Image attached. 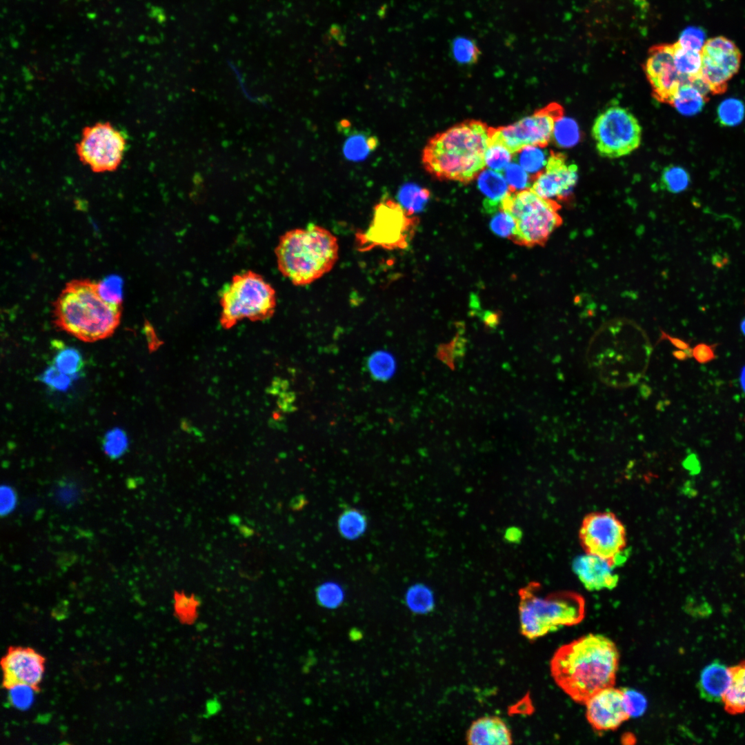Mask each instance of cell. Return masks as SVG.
<instances>
[{"label":"cell","instance_id":"1","mask_svg":"<svg viewBox=\"0 0 745 745\" xmlns=\"http://www.w3.org/2000/svg\"><path fill=\"white\" fill-rule=\"evenodd\" d=\"M619 662L613 640L589 633L559 647L550 670L556 684L574 702L584 704L597 692L614 686Z\"/></svg>","mask_w":745,"mask_h":745},{"label":"cell","instance_id":"2","mask_svg":"<svg viewBox=\"0 0 745 745\" xmlns=\"http://www.w3.org/2000/svg\"><path fill=\"white\" fill-rule=\"evenodd\" d=\"M488 146V126L466 120L432 137L423 149L421 163L439 180L467 183L485 169Z\"/></svg>","mask_w":745,"mask_h":745},{"label":"cell","instance_id":"3","mask_svg":"<svg viewBox=\"0 0 745 745\" xmlns=\"http://www.w3.org/2000/svg\"><path fill=\"white\" fill-rule=\"evenodd\" d=\"M121 306L104 301L97 283L89 279L68 282L54 305L55 324L84 341L110 336L120 322Z\"/></svg>","mask_w":745,"mask_h":745},{"label":"cell","instance_id":"4","mask_svg":"<svg viewBox=\"0 0 745 745\" xmlns=\"http://www.w3.org/2000/svg\"><path fill=\"white\" fill-rule=\"evenodd\" d=\"M281 273L295 286H306L330 272L339 257L337 238L310 223L286 232L275 248Z\"/></svg>","mask_w":745,"mask_h":745},{"label":"cell","instance_id":"5","mask_svg":"<svg viewBox=\"0 0 745 745\" xmlns=\"http://www.w3.org/2000/svg\"><path fill=\"white\" fill-rule=\"evenodd\" d=\"M539 588L530 584L519 592L520 632L526 639H536L584 619L585 600L579 594L564 591L542 596Z\"/></svg>","mask_w":745,"mask_h":745},{"label":"cell","instance_id":"6","mask_svg":"<svg viewBox=\"0 0 745 745\" xmlns=\"http://www.w3.org/2000/svg\"><path fill=\"white\" fill-rule=\"evenodd\" d=\"M500 208L514 219L515 229L511 240L521 246H543L562 223L559 203L539 196L530 188L510 191Z\"/></svg>","mask_w":745,"mask_h":745},{"label":"cell","instance_id":"7","mask_svg":"<svg viewBox=\"0 0 745 745\" xmlns=\"http://www.w3.org/2000/svg\"><path fill=\"white\" fill-rule=\"evenodd\" d=\"M220 305L221 324L230 328L243 319L271 317L277 305L276 292L261 275L248 270L235 275L223 288Z\"/></svg>","mask_w":745,"mask_h":745},{"label":"cell","instance_id":"8","mask_svg":"<svg viewBox=\"0 0 745 745\" xmlns=\"http://www.w3.org/2000/svg\"><path fill=\"white\" fill-rule=\"evenodd\" d=\"M401 203L385 197L373 208L371 223L365 232H359L356 239L359 250L374 247L388 250L403 249L408 246L417 226V219L412 217Z\"/></svg>","mask_w":745,"mask_h":745},{"label":"cell","instance_id":"9","mask_svg":"<svg viewBox=\"0 0 745 745\" xmlns=\"http://www.w3.org/2000/svg\"><path fill=\"white\" fill-rule=\"evenodd\" d=\"M563 115V107L550 103L512 124L488 127V142L502 145L513 155L526 146L545 148L553 137L556 122Z\"/></svg>","mask_w":745,"mask_h":745},{"label":"cell","instance_id":"10","mask_svg":"<svg viewBox=\"0 0 745 745\" xmlns=\"http://www.w3.org/2000/svg\"><path fill=\"white\" fill-rule=\"evenodd\" d=\"M591 135L602 157L618 158L630 154L639 146L642 127L630 111L613 106L598 115Z\"/></svg>","mask_w":745,"mask_h":745},{"label":"cell","instance_id":"11","mask_svg":"<svg viewBox=\"0 0 745 745\" xmlns=\"http://www.w3.org/2000/svg\"><path fill=\"white\" fill-rule=\"evenodd\" d=\"M579 539L586 553L609 561L615 567L628 557L626 528L613 513H591L583 519Z\"/></svg>","mask_w":745,"mask_h":745},{"label":"cell","instance_id":"12","mask_svg":"<svg viewBox=\"0 0 745 745\" xmlns=\"http://www.w3.org/2000/svg\"><path fill=\"white\" fill-rule=\"evenodd\" d=\"M126 148L125 137L110 122H98L85 127L76 144L79 160L97 173L117 170Z\"/></svg>","mask_w":745,"mask_h":745},{"label":"cell","instance_id":"13","mask_svg":"<svg viewBox=\"0 0 745 745\" xmlns=\"http://www.w3.org/2000/svg\"><path fill=\"white\" fill-rule=\"evenodd\" d=\"M700 76L711 94L724 93L728 81L739 71L742 54L730 39L719 36L706 40L702 51Z\"/></svg>","mask_w":745,"mask_h":745},{"label":"cell","instance_id":"14","mask_svg":"<svg viewBox=\"0 0 745 745\" xmlns=\"http://www.w3.org/2000/svg\"><path fill=\"white\" fill-rule=\"evenodd\" d=\"M644 70L651 86L653 97L661 103L670 105L679 86L689 82L675 68L673 43L652 46L648 51Z\"/></svg>","mask_w":745,"mask_h":745},{"label":"cell","instance_id":"15","mask_svg":"<svg viewBox=\"0 0 745 745\" xmlns=\"http://www.w3.org/2000/svg\"><path fill=\"white\" fill-rule=\"evenodd\" d=\"M577 170L564 154L550 151L544 168L533 177L530 189L544 199L567 200L577 183Z\"/></svg>","mask_w":745,"mask_h":745},{"label":"cell","instance_id":"16","mask_svg":"<svg viewBox=\"0 0 745 745\" xmlns=\"http://www.w3.org/2000/svg\"><path fill=\"white\" fill-rule=\"evenodd\" d=\"M584 704L586 719L596 731H614L630 717L623 689L614 686L597 692Z\"/></svg>","mask_w":745,"mask_h":745},{"label":"cell","instance_id":"17","mask_svg":"<svg viewBox=\"0 0 745 745\" xmlns=\"http://www.w3.org/2000/svg\"><path fill=\"white\" fill-rule=\"evenodd\" d=\"M45 659L30 648L12 646L1 659L3 686L6 688L24 684L39 689L44 672Z\"/></svg>","mask_w":745,"mask_h":745},{"label":"cell","instance_id":"18","mask_svg":"<svg viewBox=\"0 0 745 745\" xmlns=\"http://www.w3.org/2000/svg\"><path fill=\"white\" fill-rule=\"evenodd\" d=\"M614 568L609 561L587 553L576 557L573 563L574 573L589 591L612 590L616 587L619 577Z\"/></svg>","mask_w":745,"mask_h":745},{"label":"cell","instance_id":"19","mask_svg":"<svg viewBox=\"0 0 745 745\" xmlns=\"http://www.w3.org/2000/svg\"><path fill=\"white\" fill-rule=\"evenodd\" d=\"M466 740L468 744H511V732L498 716H484L475 719L468 728Z\"/></svg>","mask_w":745,"mask_h":745},{"label":"cell","instance_id":"20","mask_svg":"<svg viewBox=\"0 0 745 745\" xmlns=\"http://www.w3.org/2000/svg\"><path fill=\"white\" fill-rule=\"evenodd\" d=\"M477 185L481 192L485 196L484 210L489 214L500 208L501 201L510 192L502 173L490 168L484 169L479 174Z\"/></svg>","mask_w":745,"mask_h":745},{"label":"cell","instance_id":"21","mask_svg":"<svg viewBox=\"0 0 745 745\" xmlns=\"http://www.w3.org/2000/svg\"><path fill=\"white\" fill-rule=\"evenodd\" d=\"M730 683L728 668L719 662H713L702 671L699 682L701 696L709 702L722 700Z\"/></svg>","mask_w":745,"mask_h":745},{"label":"cell","instance_id":"22","mask_svg":"<svg viewBox=\"0 0 745 745\" xmlns=\"http://www.w3.org/2000/svg\"><path fill=\"white\" fill-rule=\"evenodd\" d=\"M730 683L722 700L725 711L731 715L745 712V661L728 667Z\"/></svg>","mask_w":745,"mask_h":745},{"label":"cell","instance_id":"23","mask_svg":"<svg viewBox=\"0 0 745 745\" xmlns=\"http://www.w3.org/2000/svg\"><path fill=\"white\" fill-rule=\"evenodd\" d=\"M708 99L691 82L684 83L674 95L670 105L680 114L693 116L702 111Z\"/></svg>","mask_w":745,"mask_h":745},{"label":"cell","instance_id":"24","mask_svg":"<svg viewBox=\"0 0 745 745\" xmlns=\"http://www.w3.org/2000/svg\"><path fill=\"white\" fill-rule=\"evenodd\" d=\"M673 48L674 64L679 74L689 81L699 76L701 52L683 48L677 42L673 43Z\"/></svg>","mask_w":745,"mask_h":745},{"label":"cell","instance_id":"25","mask_svg":"<svg viewBox=\"0 0 745 745\" xmlns=\"http://www.w3.org/2000/svg\"><path fill=\"white\" fill-rule=\"evenodd\" d=\"M368 525L366 515L355 508H347L338 517L337 528L340 535L348 540L360 537Z\"/></svg>","mask_w":745,"mask_h":745},{"label":"cell","instance_id":"26","mask_svg":"<svg viewBox=\"0 0 745 745\" xmlns=\"http://www.w3.org/2000/svg\"><path fill=\"white\" fill-rule=\"evenodd\" d=\"M378 144V139L375 136L357 132L346 140L343 146V152L348 160H364L377 147Z\"/></svg>","mask_w":745,"mask_h":745},{"label":"cell","instance_id":"27","mask_svg":"<svg viewBox=\"0 0 745 745\" xmlns=\"http://www.w3.org/2000/svg\"><path fill=\"white\" fill-rule=\"evenodd\" d=\"M366 366L374 380L386 381L390 379L395 372L396 361L391 353L378 350L368 357Z\"/></svg>","mask_w":745,"mask_h":745},{"label":"cell","instance_id":"28","mask_svg":"<svg viewBox=\"0 0 745 745\" xmlns=\"http://www.w3.org/2000/svg\"><path fill=\"white\" fill-rule=\"evenodd\" d=\"M450 48L454 60L462 65L476 63L481 54L476 41L466 36H458L454 38Z\"/></svg>","mask_w":745,"mask_h":745},{"label":"cell","instance_id":"29","mask_svg":"<svg viewBox=\"0 0 745 745\" xmlns=\"http://www.w3.org/2000/svg\"><path fill=\"white\" fill-rule=\"evenodd\" d=\"M430 197V191L416 184L407 183L399 192L401 205L410 215L421 210Z\"/></svg>","mask_w":745,"mask_h":745},{"label":"cell","instance_id":"30","mask_svg":"<svg viewBox=\"0 0 745 745\" xmlns=\"http://www.w3.org/2000/svg\"><path fill=\"white\" fill-rule=\"evenodd\" d=\"M718 121L724 126L733 127L739 125L745 115L744 103L735 98L722 101L717 108Z\"/></svg>","mask_w":745,"mask_h":745},{"label":"cell","instance_id":"31","mask_svg":"<svg viewBox=\"0 0 745 745\" xmlns=\"http://www.w3.org/2000/svg\"><path fill=\"white\" fill-rule=\"evenodd\" d=\"M406 602L408 608L415 613L428 612L434 604L433 595L426 586L415 584L408 588L406 594Z\"/></svg>","mask_w":745,"mask_h":745},{"label":"cell","instance_id":"32","mask_svg":"<svg viewBox=\"0 0 745 745\" xmlns=\"http://www.w3.org/2000/svg\"><path fill=\"white\" fill-rule=\"evenodd\" d=\"M53 365L61 372L74 377L83 368V358L77 349L63 348L56 354Z\"/></svg>","mask_w":745,"mask_h":745},{"label":"cell","instance_id":"33","mask_svg":"<svg viewBox=\"0 0 745 745\" xmlns=\"http://www.w3.org/2000/svg\"><path fill=\"white\" fill-rule=\"evenodd\" d=\"M516 154L519 165L533 176L544 168L548 159L546 153L537 146H526Z\"/></svg>","mask_w":745,"mask_h":745},{"label":"cell","instance_id":"34","mask_svg":"<svg viewBox=\"0 0 745 745\" xmlns=\"http://www.w3.org/2000/svg\"><path fill=\"white\" fill-rule=\"evenodd\" d=\"M661 182L669 192L679 193L687 188L690 183V175L682 167L668 166L662 173Z\"/></svg>","mask_w":745,"mask_h":745},{"label":"cell","instance_id":"35","mask_svg":"<svg viewBox=\"0 0 745 745\" xmlns=\"http://www.w3.org/2000/svg\"><path fill=\"white\" fill-rule=\"evenodd\" d=\"M553 137L559 146H573L579 141V127L573 119L563 117L556 122Z\"/></svg>","mask_w":745,"mask_h":745},{"label":"cell","instance_id":"36","mask_svg":"<svg viewBox=\"0 0 745 745\" xmlns=\"http://www.w3.org/2000/svg\"><path fill=\"white\" fill-rule=\"evenodd\" d=\"M513 155L504 146L488 142L485 154V163L488 168L502 173L510 163Z\"/></svg>","mask_w":745,"mask_h":745},{"label":"cell","instance_id":"37","mask_svg":"<svg viewBox=\"0 0 745 745\" xmlns=\"http://www.w3.org/2000/svg\"><path fill=\"white\" fill-rule=\"evenodd\" d=\"M122 284L123 281L120 277L111 275L97 283V290L101 297L106 302L121 306Z\"/></svg>","mask_w":745,"mask_h":745},{"label":"cell","instance_id":"38","mask_svg":"<svg viewBox=\"0 0 745 745\" xmlns=\"http://www.w3.org/2000/svg\"><path fill=\"white\" fill-rule=\"evenodd\" d=\"M344 597L342 588L334 582L322 584L316 589L317 599L319 604L325 608L338 607L343 602Z\"/></svg>","mask_w":745,"mask_h":745},{"label":"cell","instance_id":"39","mask_svg":"<svg viewBox=\"0 0 745 745\" xmlns=\"http://www.w3.org/2000/svg\"><path fill=\"white\" fill-rule=\"evenodd\" d=\"M504 172L511 192L530 188L532 177H530L529 174L520 165L510 163L504 169Z\"/></svg>","mask_w":745,"mask_h":745},{"label":"cell","instance_id":"40","mask_svg":"<svg viewBox=\"0 0 745 745\" xmlns=\"http://www.w3.org/2000/svg\"><path fill=\"white\" fill-rule=\"evenodd\" d=\"M128 439L125 433L115 428L106 433L103 448L105 453L111 458H118L126 450Z\"/></svg>","mask_w":745,"mask_h":745},{"label":"cell","instance_id":"41","mask_svg":"<svg viewBox=\"0 0 745 745\" xmlns=\"http://www.w3.org/2000/svg\"><path fill=\"white\" fill-rule=\"evenodd\" d=\"M492 214L490 223L492 231L499 237L511 239L515 229L513 217L501 208Z\"/></svg>","mask_w":745,"mask_h":745},{"label":"cell","instance_id":"42","mask_svg":"<svg viewBox=\"0 0 745 745\" xmlns=\"http://www.w3.org/2000/svg\"><path fill=\"white\" fill-rule=\"evenodd\" d=\"M8 690L10 704L20 710H26L31 706L34 693L37 691L34 688L24 684H14Z\"/></svg>","mask_w":745,"mask_h":745},{"label":"cell","instance_id":"43","mask_svg":"<svg viewBox=\"0 0 745 745\" xmlns=\"http://www.w3.org/2000/svg\"><path fill=\"white\" fill-rule=\"evenodd\" d=\"M73 379V377L61 372L54 365L47 368L40 377L45 384L57 390H67Z\"/></svg>","mask_w":745,"mask_h":745},{"label":"cell","instance_id":"44","mask_svg":"<svg viewBox=\"0 0 745 745\" xmlns=\"http://www.w3.org/2000/svg\"><path fill=\"white\" fill-rule=\"evenodd\" d=\"M705 39L706 34L702 28L690 26L681 32L677 42L683 48L701 52Z\"/></svg>","mask_w":745,"mask_h":745},{"label":"cell","instance_id":"45","mask_svg":"<svg viewBox=\"0 0 745 745\" xmlns=\"http://www.w3.org/2000/svg\"><path fill=\"white\" fill-rule=\"evenodd\" d=\"M628 711L630 717L642 715L646 708V698L635 690L623 688Z\"/></svg>","mask_w":745,"mask_h":745},{"label":"cell","instance_id":"46","mask_svg":"<svg viewBox=\"0 0 745 745\" xmlns=\"http://www.w3.org/2000/svg\"><path fill=\"white\" fill-rule=\"evenodd\" d=\"M16 497L13 490L8 486L1 488V514H7L14 507Z\"/></svg>","mask_w":745,"mask_h":745},{"label":"cell","instance_id":"47","mask_svg":"<svg viewBox=\"0 0 745 745\" xmlns=\"http://www.w3.org/2000/svg\"><path fill=\"white\" fill-rule=\"evenodd\" d=\"M522 537L521 530L515 527H511L506 530L505 538L509 542H517Z\"/></svg>","mask_w":745,"mask_h":745},{"label":"cell","instance_id":"48","mask_svg":"<svg viewBox=\"0 0 745 745\" xmlns=\"http://www.w3.org/2000/svg\"><path fill=\"white\" fill-rule=\"evenodd\" d=\"M740 381H741V385H742V389H743L744 392L745 393V367L743 368V370L742 371L741 377H740Z\"/></svg>","mask_w":745,"mask_h":745},{"label":"cell","instance_id":"49","mask_svg":"<svg viewBox=\"0 0 745 745\" xmlns=\"http://www.w3.org/2000/svg\"><path fill=\"white\" fill-rule=\"evenodd\" d=\"M741 328L744 334L745 335V319L742 321Z\"/></svg>","mask_w":745,"mask_h":745}]
</instances>
